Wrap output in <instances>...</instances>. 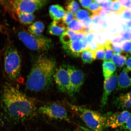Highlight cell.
Returning <instances> with one entry per match:
<instances>
[{
	"label": "cell",
	"mask_w": 131,
	"mask_h": 131,
	"mask_svg": "<svg viewBox=\"0 0 131 131\" xmlns=\"http://www.w3.org/2000/svg\"><path fill=\"white\" fill-rule=\"evenodd\" d=\"M1 104L6 118L14 123L27 120L35 115L38 111L34 100L9 84L3 87Z\"/></svg>",
	"instance_id": "1"
},
{
	"label": "cell",
	"mask_w": 131,
	"mask_h": 131,
	"mask_svg": "<svg viewBox=\"0 0 131 131\" xmlns=\"http://www.w3.org/2000/svg\"><path fill=\"white\" fill-rule=\"evenodd\" d=\"M56 63L53 59L41 57L34 64L28 76L26 86L29 91L40 92L53 84Z\"/></svg>",
	"instance_id": "2"
},
{
	"label": "cell",
	"mask_w": 131,
	"mask_h": 131,
	"mask_svg": "<svg viewBox=\"0 0 131 131\" xmlns=\"http://www.w3.org/2000/svg\"><path fill=\"white\" fill-rule=\"evenodd\" d=\"M4 66L7 77L12 81H16L20 76L21 60L17 49L12 42L6 44L4 53Z\"/></svg>",
	"instance_id": "3"
},
{
	"label": "cell",
	"mask_w": 131,
	"mask_h": 131,
	"mask_svg": "<svg viewBox=\"0 0 131 131\" xmlns=\"http://www.w3.org/2000/svg\"><path fill=\"white\" fill-rule=\"evenodd\" d=\"M72 110L77 114L90 130L93 131H103L105 126V116L96 111L79 106L67 103Z\"/></svg>",
	"instance_id": "4"
},
{
	"label": "cell",
	"mask_w": 131,
	"mask_h": 131,
	"mask_svg": "<svg viewBox=\"0 0 131 131\" xmlns=\"http://www.w3.org/2000/svg\"><path fill=\"white\" fill-rule=\"evenodd\" d=\"M18 36L24 45L29 50L37 51H47L53 46L51 40L42 35H32L28 31L21 30Z\"/></svg>",
	"instance_id": "5"
},
{
	"label": "cell",
	"mask_w": 131,
	"mask_h": 131,
	"mask_svg": "<svg viewBox=\"0 0 131 131\" xmlns=\"http://www.w3.org/2000/svg\"><path fill=\"white\" fill-rule=\"evenodd\" d=\"M6 4L13 12L33 14L45 6L46 0H11L6 1Z\"/></svg>",
	"instance_id": "6"
},
{
	"label": "cell",
	"mask_w": 131,
	"mask_h": 131,
	"mask_svg": "<svg viewBox=\"0 0 131 131\" xmlns=\"http://www.w3.org/2000/svg\"><path fill=\"white\" fill-rule=\"evenodd\" d=\"M53 80L59 91L70 96L74 95L69 74L65 65L56 70L53 75Z\"/></svg>",
	"instance_id": "7"
},
{
	"label": "cell",
	"mask_w": 131,
	"mask_h": 131,
	"mask_svg": "<svg viewBox=\"0 0 131 131\" xmlns=\"http://www.w3.org/2000/svg\"><path fill=\"white\" fill-rule=\"evenodd\" d=\"M38 112L49 118L69 121L70 119L66 110L56 103L45 105L38 109Z\"/></svg>",
	"instance_id": "8"
},
{
	"label": "cell",
	"mask_w": 131,
	"mask_h": 131,
	"mask_svg": "<svg viewBox=\"0 0 131 131\" xmlns=\"http://www.w3.org/2000/svg\"><path fill=\"white\" fill-rule=\"evenodd\" d=\"M69 74L73 95L79 92L84 81V74L81 70L73 66L65 65Z\"/></svg>",
	"instance_id": "9"
},
{
	"label": "cell",
	"mask_w": 131,
	"mask_h": 131,
	"mask_svg": "<svg viewBox=\"0 0 131 131\" xmlns=\"http://www.w3.org/2000/svg\"><path fill=\"white\" fill-rule=\"evenodd\" d=\"M131 115L130 113L126 110L110 114L106 117L105 126L112 128L122 127Z\"/></svg>",
	"instance_id": "10"
},
{
	"label": "cell",
	"mask_w": 131,
	"mask_h": 131,
	"mask_svg": "<svg viewBox=\"0 0 131 131\" xmlns=\"http://www.w3.org/2000/svg\"><path fill=\"white\" fill-rule=\"evenodd\" d=\"M118 78V75L117 73H115L109 78L104 80L101 107H104L107 104L109 96L117 85Z\"/></svg>",
	"instance_id": "11"
},
{
	"label": "cell",
	"mask_w": 131,
	"mask_h": 131,
	"mask_svg": "<svg viewBox=\"0 0 131 131\" xmlns=\"http://www.w3.org/2000/svg\"><path fill=\"white\" fill-rule=\"evenodd\" d=\"M63 47L65 52L69 55L75 58L80 57L83 52L81 40H77L64 45Z\"/></svg>",
	"instance_id": "12"
},
{
	"label": "cell",
	"mask_w": 131,
	"mask_h": 131,
	"mask_svg": "<svg viewBox=\"0 0 131 131\" xmlns=\"http://www.w3.org/2000/svg\"><path fill=\"white\" fill-rule=\"evenodd\" d=\"M117 86L119 89H125L131 86V70L124 68L118 76Z\"/></svg>",
	"instance_id": "13"
},
{
	"label": "cell",
	"mask_w": 131,
	"mask_h": 131,
	"mask_svg": "<svg viewBox=\"0 0 131 131\" xmlns=\"http://www.w3.org/2000/svg\"><path fill=\"white\" fill-rule=\"evenodd\" d=\"M67 29V25L64 23L62 19L52 22L48 26V32L51 35L59 36L66 31Z\"/></svg>",
	"instance_id": "14"
},
{
	"label": "cell",
	"mask_w": 131,
	"mask_h": 131,
	"mask_svg": "<svg viewBox=\"0 0 131 131\" xmlns=\"http://www.w3.org/2000/svg\"><path fill=\"white\" fill-rule=\"evenodd\" d=\"M49 12L51 19L54 21H57L63 18L66 11L61 6L57 4L50 6Z\"/></svg>",
	"instance_id": "15"
},
{
	"label": "cell",
	"mask_w": 131,
	"mask_h": 131,
	"mask_svg": "<svg viewBox=\"0 0 131 131\" xmlns=\"http://www.w3.org/2000/svg\"><path fill=\"white\" fill-rule=\"evenodd\" d=\"M116 102L119 107L131 109V91L119 96Z\"/></svg>",
	"instance_id": "16"
},
{
	"label": "cell",
	"mask_w": 131,
	"mask_h": 131,
	"mask_svg": "<svg viewBox=\"0 0 131 131\" xmlns=\"http://www.w3.org/2000/svg\"><path fill=\"white\" fill-rule=\"evenodd\" d=\"M17 17L18 20L21 24L27 25L32 23L35 19V16L33 14L13 12Z\"/></svg>",
	"instance_id": "17"
},
{
	"label": "cell",
	"mask_w": 131,
	"mask_h": 131,
	"mask_svg": "<svg viewBox=\"0 0 131 131\" xmlns=\"http://www.w3.org/2000/svg\"><path fill=\"white\" fill-rule=\"evenodd\" d=\"M103 73L105 79L110 77L115 72L116 67L111 61H104L103 64Z\"/></svg>",
	"instance_id": "18"
},
{
	"label": "cell",
	"mask_w": 131,
	"mask_h": 131,
	"mask_svg": "<svg viewBox=\"0 0 131 131\" xmlns=\"http://www.w3.org/2000/svg\"><path fill=\"white\" fill-rule=\"evenodd\" d=\"M44 28L45 26L43 23L40 21H37L29 26L28 31L32 35L39 36L42 35Z\"/></svg>",
	"instance_id": "19"
},
{
	"label": "cell",
	"mask_w": 131,
	"mask_h": 131,
	"mask_svg": "<svg viewBox=\"0 0 131 131\" xmlns=\"http://www.w3.org/2000/svg\"><path fill=\"white\" fill-rule=\"evenodd\" d=\"M81 57L83 63H91L96 59V52L89 50H85L82 52Z\"/></svg>",
	"instance_id": "20"
},
{
	"label": "cell",
	"mask_w": 131,
	"mask_h": 131,
	"mask_svg": "<svg viewBox=\"0 0 131 131\" xmlns=\"http://www.w3.org/2000/svg\"><path fill=\"white\" fill-rule=\"evenodd\" d=\"M68 29L77 34L83 33V27L80 21L74 19L67 26Z\"/></svg>",
	"instance_id": "21"
},
{
	"label": "cell",
	"mask_w": 131,
	"mask_h": 131,
	"mask_svg": "<svg viewBox=\"0 0 131 131\" xmlns=\"http://www.w3.org/2000/svg\"><path fill=\"white\" fill-rule=\"evenodd\" d=\"M126 59V56L119 54H114L112 57L111 61L116 66L121 68L125 64Z\"/></svg>",
	"instance_id": "22"
},
{
	"label": "cell",
	"mask_w": 131,
	"mask_h": 131,
	"mask_svg": "<svg viewBox=\"0 0 131 131\" xmlns=\"http://www.w3.org/2000/svg\"><path fill=\"white\" fill-rule=\"evenodd\" d=\"M65 8L68 11L75 15L79 10V4L77 2L74 1H68L65 4Z\"/></svg>",
	"instance_id": "23"
},
{
	"label": "cell",
	"mask_w": 131,
	"mask_h": 131,
	"mask_svg": "<svg viewBox=\"0 0 131 131\" xmlns=\"http://www.w3.org/2000/svg\"><path fill=\"white\" fill-rule=\"evenodd\" d=\"M111 40H107L104 45L105 51V55L104 60V61H111L112 57L114 53L111 48Z\"/></svg>",
	"instance_id": "24"
},
{
	"label": "cell",
	"mask_w": 131,
	"mask_h": 131,
	"mask_svg": "<svg viewBox=\"0 0 131 131\" xmlns=\"http://www.w3.org/2000/svg\"><path fill=\"white\" fill-rule=\"evenodd\" d=\"M98 3L103 10L110 11L111 13L113 6L112 1H94Z\"/></svg>",
	"instance_id": "25"
},
{
	"label": "cell",
	"mask_w": 131,
	"mask_h": 131,
	"mask_svg": "<svg viewBox=\"0 0 131 131\" xmlns=\"http://www.w3.org/2000/svg\"><path fill=\"white\" fill-rule=\"evenodd\" d=\"M125 9L121 5L119 1H113V6L111 13L117 15H121Z\"/></svg>",
	"instance_id": "26"
},
{
	"label": "cell",
	"mask_w": 131,
	"mask_h": 131,
	"mask_svg": "<svg viewBox=\"0 0 131 131\" xmlns=\"http://www.w3.org/2000/svg\"><path fill=\"white\" fill-rule=\"evenodd\" d=\"M88 9L93 14H98L101 10V7L98 3L93 1Z\"/></svg>",
	"instance_id": "27"
},
{
	"label": "cell",
	"mask_w": 131,
	"mask_h": 131,
	"mask_svg": "<svg viewBox=\"0 0 131 131\" xmlns=\"http://www.w3.org/2000/svg\"><path fill=\"white\" fill-rule=\"evenodd\" d=\"M91 15V14L88 11L85 10H80L74 15L75 18L80 21L83 20L86 18L89 17Z\"/></svg>",
	"instance_id": "28"
},
{
	"label": "cell",
	"mask_w": 131,
	"mask_h": 131,
	"mask_svg": "<svg viewBox=\"0 0 131 131\" xmlns=\"http://www.w3.org/2000/svg\"><path fill=\"white\" fill-rule=\"evenodd\" d=\"M96 59L104 60L105 56V51L104 45H99V48L96 51Z\"/></svg>",
	"instance_id": "29"
},
{
	"label": "cell",
	"mask_w": 131,
	"mask_h": 131,
	"mask_svg": "<svg viewBox=\"0 0 131 131\" xmlns=\"http://www.w3.org/2000/svg\"><path fill=\"white\" fill-rule=\"evenodd\" d=\"M75 18L74 15L72 13L69 11H66L62 20L64 23L67 25Z\"/></svg>",
	"instance_id": "30"
},
{
	"label": "cell",
	"mask_w": 131,
	"mask_h": 131,
	"mask_svg": "<svg viewBox=\"0 0 131 131\" xmlns=\"http://www.w3.org/2000/svg\"><path fill=\"white\" fill-rule=\"evenodd\" d=\"M60 39L62 43L64 45L72 42L71 36L66 31L62 34L60 37Z\"/></svg>",
	"instance_id": "31"
},
{
	"label": "cell",
	"mask_w": 131,
	"mask_h": 131,
	"mask_svg": "<svg viewBox=\"0 0 131 131\" xmlns=\"http://www.w3.org/2000/svg\"><path fill=\"white\" fill-rule=\"evenodd\" d=\"M121 46L123 51L126 53L130 52L131 48V41H124L121 43Z\"/></svg>",
	"instance_id": "32"
},
{
	"label": "cell",
	"mask_w": 131,
	"mask_h": 131,
	"mask_svg": "<svg viewBox=\"0 0 131 131\" xmlns=\"http://www.w3.org/2000/svg\"><path fill=\"white\" fill-rule=\"evenodd\" d=\"M121 36L124 40L131 41V28H127L123 31Z\"/></svg>",
	"instance_id": "33"
},
{
	"label": "cell",
	"mask_w": 131,
	"mask_h": 131,
	"mask_svg": "<svg viewBox=\"0 0 131 131\" xmlns=\"http://www.w3.org/2000/svg\"><path fill=\"white\" fill-rule=\"evenodd\" d=\"M122 18L128 22L131 19V12L130 9H125L122 11Z\"/></svg>",
	"instance_id": "34"
},
{
	"label": "cell",
	"mask_w": 131,
	"mask_h": 131,
	"mask_svg": "<svg viewBox=\"0 0 131 131\" xmlns=\"http://www.w3.org/2000/svg\"><path fill=\"white\" fill-rule=\"evenodd\" d=\"M111 47L114 54H121L123 53L120 44H113L111 43Z\"/></svg>",
	"instance_id": "35"
},
{
	"label": "cell",
	"mask_w": 131,
	"mask_h": 131,
	"mask_svg": "<svg viewBox=\"0 0 131 131\" xmlns=\"http://www.w3.org/2000/svg\"><path fill=\"white\" fill-rule=\"evenodd\" d=\"M81 22L82 25L84 27H91L93 24L91 16L86 18L81 21Z\"/></svg>",
	"instance_id": "36"
},
{
	"label": "cell",
	"mask_w": 131,
	"mask_h": 131,
	"mask_svg": "<svg viewBox=\"0 0 131 131\" xmlns=\"http://www.w3.org/2000/svg\"><path fill=\"white\" fill-rule=\"evenodd\" d=\"M91 32H97L103 31L102 26L99 24H93L91 27Z\"/></svg>",
	"instance_id": "37"
},
{
	"label": "cell",
	"mask_w": 131,
	"mask_h": 131,
	"mask_svg": "<svg viewBox=\"0 0 131 131\" xmlns=\"http://www.w3.org/2000/svg\"><path fill=\"white\" fill-rule=\"evenodd\" d=\"M98 48H99V45L94 39L89 44L88 50L96 52Z\"/></svg>",
	"instance_id": "38"
},
{
	"label": "cell",
	"mask_w": 131,
	"mask_h": 131,
	"mask_svg": "<svg viewBox=\"0 0 131 131\" xmlns=\"http://www.w3.org/2000/svg\"><path fill=\"white\" fill-rule=\"evenodd\" d=\"M119 1L122 6L125 9H130L131 7V0Z\"/></svg>",
	"instance_id": "39"
},
{
	"label": "cell",
	"mask_w": 131,
	"mask_h": 131,
	"mask_svg": "<svg viewBox=\"0 0 131 131\" xmlns=\"http://www.w3.org/2000/svg\"><path fill=\"white\" fill-rule=\"evenodd\" d=\"M79 2L81 6L83 8L88 9L90 5L92 3L93 1H91V0H89V1L80 0V1H79Z\"/></svg>",
	"instance_id": "40"
},
{
	"label": "cell",
	"mask_w": 131,
	"mask_h": 131,
	"mask_svg": "<svg viewBox=\"0 0 131 131\" xmlns=\"http://www.w3.org/2000/svg\"><path fill=\"white\" fill-rule=\"evenodd\" d=\"M122 127L125 130L131 131V115L128 119L125 124Z\"/></svg>",
	"instance_id": "41"
},
{
	"label": "cell",
	"mask_w": 131,
	"mask_h": 131,
	"mask_svg": "<svg viewBox=\"0 0 131 131\" xmlns=\"http://www.w3.org/2000/svg\"><path fill=\"white\" fill-rule=\"evenodd\" d=\"M124 40L123 38L120 36H119L115 38L111 41V43H112L120 44L121 45V43H122L123 41Z\"/></svg>",
	"instance_id": "42"
},
{
	"label": "cell",
	"mask_w": 131,
	"mask_h": 131,
	"mask_svg": "<svg viewBox=\"0 0 131 131\" xmlns=\"http://www.w3.org/2000/svg\"><path fill=\"white\" fill-rule=\"evenodd\" d=\"M110 11L102 10H101L99 13V17L100 20L101 21H104V17L107 15V14H109L111 13Z\"/></svg>",
	"instance_id": "43"
},
{
	"label": "cell",
	"mask_w": 131,
	"mask_h": 131,
	"mask_svg": "<svg viewBox=\"0 0 131 131\" xmlns=\"http://www.w3.org/2000/svg\"><path fill=\"white\" fill-rule=\"evenodd\" d=\"M81 40L83 45V51L88 50L89 44L86 40V36L83 38Z\"/></svg>",
	"instance_id": "44"
},
{
	"label": "cell",
	"mask_w": 131,
	"mask_h": 131,
	"mask_svg": "<svg viewBox=\"0 0 131 131\" xmlns=\"http://www.w3.org/2000/svg\"><path fill=\"white\" fill-rule=\"evenodd\" d=\"M127 57L125 65L126 68L128 70H131V56L127 54L126 55Z\"/></svg>",
	"instance_id": "45"
},
{
	"label": "cell",
	"mask_w": 131,
	"mask_h": 131,
	"mask_svg": "<svg viewBox=\"0 0 131 131\" xmlns=\"http://www.w3.org/2000/svg\"><path fill=\"white\" fill-rule=\"evenodd\" d=\"M91 17L92 19L93 23L94 24H99L100 21V19L98 14H93L91 16Z\"/></svg>",
	"instance_id": "46"
},
{
	"label": "cell",
	"mask_w": 131,
	"mask_h": 131,
	"mask_svg": "<svg viewBox=\"0 0 131 131\" xmlns=\"http://www.w3.org/2000/svg\"><path fill=\"white\" fill-rule=\"evenodd\" d=\"M95 34V33L91 32L86 36V40L89 44L94 39Z\"/></svg>",
	"instance_id": "47"
},
{
	"label": "cell",
	"mask_w": 131,
	"mask_h": 131,
	"mask_svg": "<svg viewBox=\"0 0 131 131\" xmlns=\"http://www.w3.org/2000/svg\"><path fill=\"white\" fill-rule=\"evenodd\" d=\"M91 32V27H83V33L86 35H88V34Z\"/></svg>",
	"instance_id": "48"
},
{
	"label": "cell",
	"mask_w": 131,
	"mask_h": 131,
	"mask_svg": "<svg viewBox=\"0 0 131 131\" xmlns=\"http://www.w3.org/2000/svg\"><path fill=\"white\" fill-rule=\"evenodd\" d=\"M80 127L82 129V130L84 131H93L90 130L89 129L83 127V126H80Z\"/></svg>",
	"instance_id": "49"
},
{
	"label": "cell",
	"mask_w": 131,
	"mask_h": 131,
	"mask_svg": "<svg viewBox=\"0 0 131 131\" xmlns=\"http://www.w3.org/2000/svg\"><path fill=\"white\" fill-rule=\"evenodd\" d=\"M74 131H83L81 130H80V129H77V130H75Z\"/></svg>",
	"instance_id": "50"
},
{
	"label": "cell",
	"mask_w": 131,
	"mask_h": 131,
	"mask_svg": "<svg viewBox=\"0 0 131 131\" xmlns=\"http://www.w3.org/2000/svg\"><path fill=\"white\" fill-rule=\"evenodd\" d=\"M130 54H131V48L130 50Z\"/></svg>",
	"instance_id": "51"
},
{
	"label": "cell",
	"mask_w": 131,
	"mask_h": 131,
	"mask_svg": "<svg viewBox=\"0 0 131 131\" xmlns=\"http://www.w3.org/2000/svg\"><path fill=\"white\" fill-rule=\"evenodd\" d=\"M130 12H131V7L130 8Z\"/></svg>",
	"instance_id": "52"
}]
</instances>
